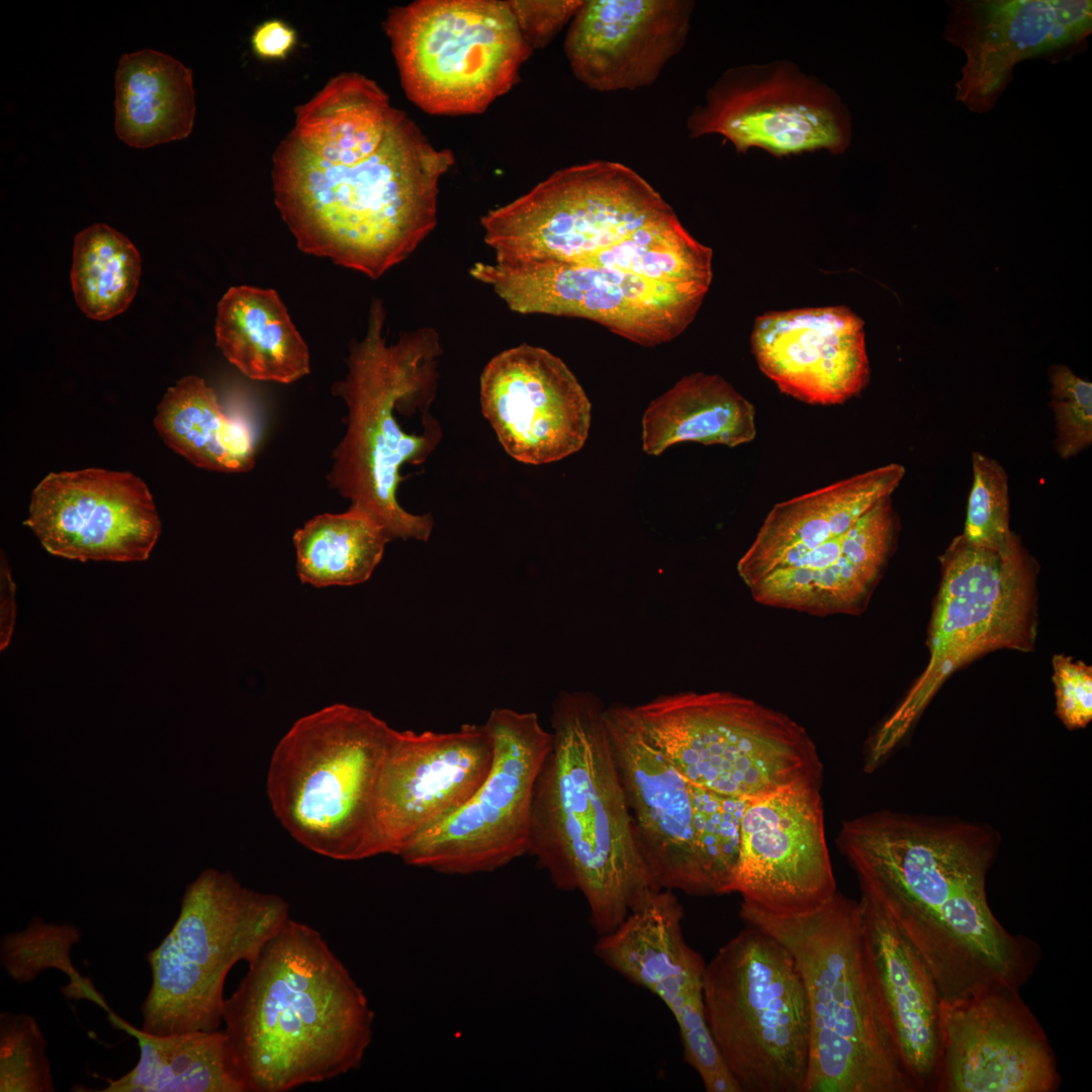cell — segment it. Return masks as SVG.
Here are the masks:
<instances>
[{
    "label": "cell",
    "instance_id": "cb8c5ba5",
    "mask_svg": "<svg viewBox=\"0 0 1092 1092\" xmlns=\"http://www.w3.org/2000/svg\"><path fill=\"white\" fill-rule=\"evenodd\" d=\"M604 719L641 853L660 889L712 895L697 841L692 785L640 730L628 705Z\"/></svg>",
    "mask_w": 1092,
    "mask_h": 1092
},
{
    "label": "cell",
    "instance_id": "4dcf8cb0",
    "mask_svg": "<svg viewBox=\"0 0 1092 1092\" xmlns=\"http://www.w3.org/2000/svg\"><path fill=\"white\" fill-rule=\"evenodd\" d=\"M755 436L754 405L721 376L703 372L682 377L642 418V448L653 456L684 442L736 447Z\"/></svg>",
    "mask_w": 1092,
    "mask_h": 1092
},
{
    "label": "cell",
    "instance_id": "f546056e",
    "mask_svg": "<svg viewBox=\"0 0 1092 1092\" xmlns=\"http://www.w3.org/2000/svg\"><path fill=\"white\" fill-rule=\"evenodd\" d=\"M114 106L115 132L129 147L184 140L196 114L192 70L152 49L123 54L115 72Z\"/></svg>",
    "mask_w": 1092,
    "mask_h": 1092
},
{
    "label": "cell",
    "instance_id": "8fae6325",
    "mask_svg": "<svg viewBox=\"0 0 1092 1092\" xmlns=\"http://www.w3.org/2000/svg\"><path fill=\"white\" fill-rule=\"evenodd\" d=\"M289 918L281 897L251 890L228 871H202L186 886L171 930L147 956L152 983L141 1028L154 1034L218 1029L229 972L254 961Z\"/></svg>",
    "mask_w": 1092,
    "mask_h": 1092
},
{
    "label": "cell",
    "instance_id": "d6a6232c",
    "mask_svg": "<svg viewBox=\"0 0 1092 1092\" xmlns=\"http://www.w3.org/2000/svg\"><path fill=\"white\" fill-rule=\"evenodd\" d=\"M154 424L171 449L199 468L234 473L249 471L255 464L251 428L223 412L201 377L189 375L169 387Z\"/></svg>",
    "mask_w": 1092,
    "mask_h": 1092
},
{
    "label": "cell",
    "instance_id": "60d3db41",
    "mask_svg": "<svg viewBox=\"0 0 1092 1092\" xmlns=\"http://www.w3.org/2000/svg\"><path fill=\"white\" fill-rule=\"evenodd\" d=\"M1056 715L1070 730L1086 727L1092 720V667L1071 656L1053 657Z\"/></svg>",
    "mask_w": 1092,
    "mask_h": 1092
},
{
    "label": "cell",
    "instance_id": "83f0119b",
    "mask_svg": "<svg viewBox=\"0 0 1092 1092\" xmlns=\"http://www.w3.org/2000/svg\"><path fill=\"white\" fill-rule=\"evenodd\" d=\"M858 902L867 961L899 1054L919 1090H931L939 1052L938 986L885 911L863 895Z\"/></svg>",
    "mask_w": 1092,
    "mask_h": 1092
},
{
    "label": "cell",
    "instance_id": "4316f807",
    "mask_svg": "<svg viewBox=\"0 0 1092 1092\" xmlns=\"http://www.w3.org/2000/svg\"><path fill=\"white\" fill-rule=\"evenodd\" d=\"M692 8L681 0L583 1L565 39L574 75L601 92L651 85L682 48Z\"/></svg>",
    "mask_w": 1092,
    "mask_h": 1092
},
{
    "label": "cell",
    "instance_id": "7bdbcfd3",
    "mask_svg": "<svg viewBox=\"0 0 1092 1092\" xmlns=\"http://www.w3.org/2000/svg\"><path fill=\"white\" fill-rule=\"evenodd\" d=\"M297 41L295 30L280 19H269L254 30L251 44L256 56L265 60L285 59Z\"/></svg>",
    "mask_w": 1092,
    "mask_h": 1092
},
{
    "label": "cell",
    "instance_id": "6da1fadb",
    "mask_svg": "<svg viewBox=\"0 0 1092 1092\" xmlns=\"http://www.w3.org/2000/svg\"><path fill=\"white\" fill-rule=\"evenodd\" d=\"M453 163L373 80L342 73L296 108L272 158L274 201L300 251L377 279L436 226Z\"/></svg>",
    "mask_w": 1092,
    "mask_h": 1092
},
{
    "label": "cell",
    "instance_id": "ab89813d",
    "mask_svg": "<svg viewBox=\"0 0 1092 1092\" xmlns=\"http://www.w3.org/2000/svg\"><path fill=\"white\" fill-rule=\"evenodd\" d=\"M1049 378L1056 451L1069 459L1092 444V384L1062 364L1049 369Z\"/></svg>",
    "mask_w": 1092,
    "mask_h": 1092
},
{
    "label": "cell",
    "instance_id": "f1b7e54d",
    "mask_svg": "<svg viewBox=\"0 0 1092 1092\" xmlns=\"http://www.w3.org/2000/svg\"><path fill=\"white\" fill-rule=\"evenodd\" d=\"M216 346L245 376L289 384L309 373L307 345L274 289L231 287L216 306Z\"/></svg>",
    "mask_w": 1092,
    "mask_h": 1092
},
{
    "label": "cell",
    "instance_id": "7c38bea8",
    "mask_svg": "<svg viewBox=\"0 0 1092 1092\" xmlns=\"http://www.w3.org/2000/svg\"><path fill=\"white\" fill-rule=\"evenodd\" d=\"M703 999L713 1040L740 1092H805L809 1006L785 945L745 925L706 964Z\"/></svg>",
    "mask_w": 1092,
    "mask_h": 1092
},
{
    "label": "cell",
    "instance_id": "603a6c76",
    "mask_svg": "<svg viewBox=\"0 0 1092 1092\" xmlns=\"http://www.w3.org/2000/svg\"><path fill=\"white\" fill-rule=\"evenodd\" d=\"M480 405L504 450L530 465L561 460L587 437L592 404L567 365L522 344L492 357L480 375Z\"/></svg>",
    "mask_w": 1092,
    "mask_h": 1092
},
{
    "label": "cell",
    "instance_id": "d4e9b609",
    "mask_svg": "<svg viewBox=\"0 0 1092 1092\" xmlns=\"http://www.w3.org/2000/svg\"><path fill=\"white\" fill-rule=\"evenodd\" d=\"M684 910L670 890L654 892L612 932L599 936L597 957L656 995L674 1017L687 1064L705 1072L720 1063L704 1009L705 962L682 932Z\"/></svg>",
    "mask_w": 1092,
    "mask_h": 1092
},
{
    "label": "cell",
    "instance_id": "ac0fdd59",
    "mask_svg": "<svg viewBox=\"0 0 1092 1092\" xmlns=\"http://www.w3.org/2000/svg\"><path fill=\"white\" fill-rule=\"evenodd\" d=\"M943 39L965 55L956 97L987 113L1028 59L1057 63L1084 52L1092 33L1090 0H950Z\"/></svg>",
    "mask_w": 1092,
    "mask_h": 1092
},
{
    "label": "cell",
    "instance_id": "7a4b0ae2",
    "mask_svg": "<svg viewBox=\"0 0 1092 1092\" xmlns=\"http://www.w3.org/2000/svg\"><path fill=\"white\" fill-rule=\"evenodd\" d=\"M837 845L861 895L879 905L931 971L942 999L1018 989L1039 945L994 915L986 881L1000 847L990 825L889 810L842 823Z\"/></svg>",
    "mask_w": 1092,
    "mask_h": 1092
},
{
    "label": "cell",
    "instance_id": "8992f818",
    "mask_svg": "<svg viewBox=\"0 0 1092 1092\" xmlns=\"http://www.w3.org/2000/svg\"><path fill=\"white\" fill-rule=\"evenodd\" d=\"M384 321L383 304L374 299L365 336L350 346L347 374L335 385L348 415L328 480L351 507L368 514L389 541L426 542L433 517L405 511L397 490L402 468L423 464L443 436L431 413L443 350L438 332L428 327L387 343Z\"/></svg>",
    "mask_w": 1092,
    "mask_h": 1092
},
{
    "label": "cell",
    "instance_id": "b9f144b4",
    "mask_svg": "<svg viewBox=\"0 0 1092 1092\" xmlns=\"http://www.w3.org/2000/svg\"><path fill=\"white\" fill-rule=\"evenodd\" d=\"M583 1H509L522 34L534 49L546 46L569 21Z\"/></svg>",
    "mask_w": 1092,
    "mask_h": 1092
},
{
    "label": "cell",
    "instance_id": "f35d334b",
    "mask_svg": "<svg viewBox=\"0 0 1092 1092\" xmlns=\"http://www.w3.org/2000/svg\"><path fill=\"white\" fill-rule=\"evenodd\" d=\"M0 1091H56L47 1042L31 1015L0 1014Z\"/></svg>",
    "mask_w": 1092,
    "mask_h": 1092
},
{
    "label": "cell",
    "instance_id": "52a82bcc",
    "mask_svg": "<svg viewBox=\"0 0 1092 1092\" xmlns=\"http://www.w3.org/2000/svg\"><path fill=\"white\" fill-rule=\"evenodd\" d=\"M712 258L675 215L575 262H476L469 273L512 311L583 317L656 346L694 321L712 282Z\"/></svg>",
    "mask_w": 1092,
    "mask_h": 1092
},
{
    "label": "cell",
    "instance_id": "ee69618b",
    "mask_svg": "<svg viewBox=\"0 0 1092 1092\" xmlns=\"http://www.w3.org/2000/svg\"><path fill=\"white\" fill-rule=\"evenodd\" d=\"M15 585L6 559L1 558L0 571V649L7 648L15 622Z\"/></svg>",
    "mask_w": 1092,
    "mask_h": 1092
},
{
    "label": "cell",
    "instance_id": "3957f363",
    "mask_svg": "<svg viewBox=\"0 0 1092 1092\" xmlns=\"http://www.w3.org/2000/svg\"><path fill=\"white\" fill-rule=\"evenodd\" d=\"M374 1014L322 933L289 918L265 944L222 1020L246 1092H288L358 1069Z\"/></svg>",
    "mask_w": 1092,
    "mask_h": 1092
},
{
    "label": "cell",
    "instance_id": "30bf717a",
    "mask_svg": "<svg viewBox=\"0 0 1092 1092\" xmlns=\"http://www.w3.org/2000/svg\"><path fill=\"white\" fill-rule=\"evenodd\" d=\"M642 733L692 785L747 800L792 786L821 789L823 765L805 728L729 692H684L630 706Z\"/></svg>",
    "mask_w": 1092,
    "mask_h": 1092
},
{
    "label": "cell",
    "instance_id": "e0dca14e",
    "mask_svg": "<svg viewBox=\"0 0 1092 1092\" xmlns=\"http://www.w3.org/2000/svg\"><path fill=\"white\" fill-rule=\"evenodd\" d=\"M693 138L720 134L739 153L755 148L776 157L843 153L851 121L837 94L787 62L726 71L694 109Z\"/></svg>",
    "mask_w": 1092,
    "mask_h": 1092
},
{
    "label": "cell",
    "instance_id": "d590c367",
    "mask_svg": "<svg viewBox=\"0 0 1092 1092\" xmlns=\"http://www.w3.org/2000/svg\"><path fill=\"white\" fill-rule=\"evenodd\" d=\"M80 938L81 932L76 925L49 923L40 917H32L23 930L2 936L1 966L18 984L29 983L46 970L57 969L70 979V984L64 988L68 997L94 1001L109 1011L92 983L81 977L72 964L71 949Z\"/></svg>",
    "mask_w": 1092,
    "mask_h": 1092
},
{
    "label": "cell",
    "instance_id": "1f68e13d",
    "mask_svg": "<svg viewBox=\"0 0 1092 1092\" xmlns=\"http://www.w3.org/2000/svg\"><path fill=\"white\" fill-rule=\"evenodd\" d=\"M111 1020L135 1037L136 1065L108 1080L102 1092H246L230 1056L224 1030L154 1034L110 1012Z\"/></svg>",
    "mask_w": 1092,
    "mask_h": 1092
},
{
    "label": "cell",
    "instance_id": "484cf974",
    "mask_svg": "<svg viewBox=\"0 0 1092 1092\" xmlns=\"http://www.w3.org/2000/svg\"><path fill=\"white\" fill-rule=\"evenodd\" d=\"M751 347L761 372L807 403H843L870 380L863 322L843 305L761 314Z\"/></svg>",
    "mask_w": 1092,
    "mask_h": 1092
},
{
    "label": "cell",
    "instance_id": "ffe728a7",
    "mask_svg": "<svg viewBox=\"0 0 1092 1092\" xmlns=\"http://www.w3.org/2000/svg\"><path fill=\"white\" fill-rule=\"evenodd\" d=\"M1048 1036L1018 989L941 999L936 1092H1055Z\"/></svg>",
    "mask_w": 1092,
    "mask_h": 1092
},
{
    "label": "cell",
    "instance_id": "5b68a950",
    "mask_svg": "<svg viewBox=\"0 0 1092 1092\" xmlns=\"http://www.w3.org/2000/svg\"><path fill=\"white\" fill-rule=\"evenodd\" d=\"M905 467L889 463L777 504L737 563L753 600L813 616L860 615L893 556V493Z\"/></svg>",
    "mask_w": 1092,
    "mask_h": 1092
},
{
    "label": "cell",
    "instance_id": "d6986e66",
    "mask_svg": "<svg viewBox=\"0 0 1092 1092\" xmlns=\"http://www.w3.org/2000/svg\"><path fill=\"white\" fill-rule=\"evenodd\" d=\"M731 893L779 917L811 914L834 897L819 788L792 786L748 802Z\"/></svg>",
    "mask_w": 1092,
    "mask_h": 1092
},
{
    "label": "cell",
    "instance_id": "4fadbf2b",
    "mask_svg": "<svg viewBox=\"0 0 1092 1092\" xmlns=\"http://www.w3.org/2000/svg\"><path fill=\"white\" fill-rule=\"evenodd\" d=\"M940 582L927 645L929 660L878 735L893 747L959 668L999 649L1030 652L1037 636L1038 565L1015 534L1004 551L962 534L939 556Z\"/></svg>",
    "mask_w": 1092,
    "mask_h": 1092
},
{
    "label": "cell",
    "instance_id": "2e32d148",
    "mask_svg": "<svg viewBox=\"0 0 1092 1092\" xmlns=\"http://www.w3.org/2000/svg\"><path fill=\"white\" fill-rule=\"evenodd\" d=\"M485 727L493 742L490 771L455 813L398 854L407 864L447 875L495 871L528 853L535 788L553 734L534 712L494 709Z\"/></svg>",
    "mask_w": 1092,
    "mask_h": 1092
},
{
    "label": "cell",
    "instance_id": "277c9868",
    "mask_svg": "<svg viewBox=\"0 0 1092 1092\" xmlns=\"http://www.w3.org/2000/svg\"><path fill=\"white\" fill-rule=\"evenodd\" d=\"M604 710L588 692H564L555 701L528 851L556 887L582 894L599 936L661 890L636 839Z\"/></svg>",
    "mask_w": 1092,
    "mask_h": 1092
},
{
    "label": "cell",
    "instance_id": "44dd1931",
    "mask_svg": "<svg viewBox=\"0 0 1092 1092\" xmlns=\"http://www.w3.org/2000/svg\"><path fill=\"white\" fill-rule=\"evenodd\" d=\"M24 524L49 553L83 562L147 560L162 528L145 481L103 468L44 476Z\"/></svg>",
    "mask_w": 1092,
    "mask_h": 1092
},
{
    "label": "cell",
    "instance_id": "ba28073f",
    "mask_svg": "<svg viewBox=\"0 0 1092 1092\" xmlns=\"http://www.w3.org/2000/svg\"><path fill=\"white\" fill-rule=\"evenodd\" d=\"M745 925L792 953L810 1015L805 1092H919L908 1073L867 961L859 902L840 893L819 910L779 917L740 904Z\"/></svg>",
    "mask_w": 1092,
    "mask_h": 1092
},
{
    "label": "cell",
    "instance_id": "5bb4252c",
    "mask_svg": "<svg viewBox=\"0 0 1092 1092\" xmlns=\"http://www.w3.org/2000/svg\"><path fill=\"white\" fill-rule=\"evenodd\" d=\"M384 29L406 96L431 114L484 111L533 51L509 1H416L392 8Z\"/></svg>",
    "mask_w": 1092,
    "mask_h": 1092
},
{
    "label": "cell",
    "instance_id": "74e56055",
    "mask_svg": "<svg viewBox=\"0 0 1092 1092\" xmlns=\"http://www.w3.org/2000/svg\"><path fill=\"white\" fill-rule=\"evenodd\" d=\"M973 482L962 535L979 547L1004 551L1015 533L1010 529L1008 475L995 459L972 453Z\"/></svg>",
    "mask_w": 1092,
    "mask_h": 1092
},
{
    "label": "cell",
    "instance_id": "7402d4cb",
    "mask_svg": "<svg viewBox=\"0 0 1092 1092\" xmlns=\"http://www.w3.org/2000/svg\"><path fill=\"white\" fill-rule=\"evenodd\" d=\"M493 742L485 725L457 731H398L376 794L379 853L397 855L417 836L464 806L487 778Z\"/></svg>",
    "mask_w": 1092,
    "mask_h": 1092
},
{
    "label": "cell",
    "instance_id": "e575fe53",
    "mask_svg": "<svg viewBox=\"0 0 1092 1092\" xmlns=\"http://www.w3.org/2000/svg\"><path fill=\"white\" fill-rule=\"evenodd\" d=\"M142 259L115 229L95 223L74 241L71 284L77 305L89 318L106 321L123 312L136 293Z\"/></svg>",
    "mask_w": 1092,
    "mask_h": 1092
},
{
    "label": "cell",
    "instance_id": "9c48e42d",
    "mask_svg": "<svg viewBox=\"0 0 1092 1092\" xmlns=\"http://www.w3.org/2000/svg\"><path fill=\"white\" fill-rule=\"evenodd\" d=\"M395 733L371 712L346 704L293 723L272 753L267 794L295 840L333 859L380 854L376 794Z\"/></svg>",
    "mask_w": 1092,
    "mask_h": 1092
},
{
    "label": "cell",
    "instance_id": "9a60e30c",
    "mask_svg": "<svg viewBox=\"0 0 1092 1092\" xmlns=\"http://www.w3.org/2000/svg\"><path fill=\"white\" fill-rule=\"evenodd\" d=\"M674 215L634 170L593 161L553 173L480 223L497 262L568 263Z\"/></svg>",
    "mask_w": 1092,
    "mask_h": 1092
},
{
    "label": "cell",
    "instance_id": "836d02e7",
    "mask_svg": "<svg viewBox=\"0 0 1092 1092\" xmlns=\"http://www.w3.org/2000/svg\"><path fill=\"white\" fill-rule=\"evenodd\" d=\"M292 540L297 575L314 587L365 582L389 542L368 514L351 506L344 513L311 518L295 531Z\"/></svg>",
    "mask_w": 1092,
    "mask_h": 1092
},
{
    "label": "cell",
    "instance_id": "8d00e7d4",
    "mask_svg": "<svg viewBox=\"0 0 1092 1092\" xmlns=\"http://www.w3.org/2000/svg\"><path fill=\"white\" fill-rule=\"evenodd\" d=\"M692 793L698 849L712 895L730 894L739 855L741 820L750 800L719 795L694 785Z\"/></svg>",
    "mask_w": 1092,
    "mask_h": 1092
}]
</instances>
